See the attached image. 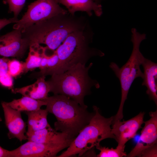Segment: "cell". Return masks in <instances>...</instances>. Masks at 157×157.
<instances>
[{
	"label": "cell",
	"mask_w": 157,
	"mask_h": 157,
	"mask_svg": "<svg viewBox=\"0 0 157 157\" xmlns=\"http://www.w3.org/2000/svg\"><path fill=\"white\" fill-rule=\"evenodd\" d=\"M88 24L83 16L69 13L61 14L29 27L22 32V36L28 41L30 45L43 44L56 50L70 33Z\"/></svg>",
	"instance_id": "6da1fadb"
},
{
	"label": "cell",
	"mask_w": 157,
	"mask_h": 157,
	"mask_svg": "<svg viewBox=\"0 0 157 157\" xmlns=\"http://www.w3.org/2000/svg\"><path fill=\"white\" fill-rule=\"evenodd\" d=\"M43 100L47 103L46 109L56 118L55 129L66 133L72 138L76 137L94 114V111L90 113L87 110L88 107L82 106L63 95L54 94Z\"/></svg>",
	"instance_id": "7a4b0ae2"
},
{
	"label": "cell",
	"mask_w": 157,
	"mask_h": 157,
	"mask_svg": "<svg viewBox=\"0 0 157 157\" xmlns=\"http://www.w3.org/2000/svg\"><path fill=\"white\" fill-rule=\"evenodd\" d=\"M92 65V63L88 66L79 63L63 73L52 74L47 81L50 92L65 96L81 106L88 107L84 103L85 97L90 94L92 87H100L98 81L89 75V71Z\"/></svg>",
	"instance_id": "3957f363"
},
{
	"label": "cell",
	"mask_w": 157,
	"mask_h": 157,
	"mask_svg": "<svg viewBox=\"0 0 157 157\" xmlns=\"http://www.w3.org/2000/svg\"><path fill=\"white\" fill-rule=\"evenodd\" d=\"M93 35L89 24L84 28L69 35L55 50L59 63L53 74L63 73L78 63L85 65L93 56H104V53L101 51L90 46Z\"/></svg>",
	"instance_id": "277c9868"
},
{
	"label": "cell",
	"mask_w": 157,
	"mask_h": 157,
	"mask_svg": "<svg viewBox=\"0 0 157 157\" xmlns=\"http://www.w3.org/2000/svg\"><path fill=\"white\" fill-rule=\"evenodd\" d=\"M94 114L89 123L74 138L67 149L57 156L69 157L78 155L83 156L86 152L100 145L101 141L108 138H113L110 126L113 116L106 118L100 113L99 109L93 106Z\"/></svg>",
	"instance_id": "5b68a950"
},
{
	"label": "cell",
	"mask_w": 157,
	"mask_h": 157,
	"mask_svg": "<svg viewBox=\"0 0 157 157\" xmlns=\"http://www.w3.org/2000/svg\"><path fill=\"white\" fill-rule=\"evenodd\" d=\"M131 31V41L133 44V48L129 59L121 67L113 62L109 65L110 67L118 78L121 87V101L118 110L114 116L115 121L123 119V107L131 85L135 78L138 77L142 78L143 76L140 66L145 58L140 50V46L142 41L146 38V35L140 33L135 28H132Z\"/></svg>",
	"instance_id": "8992f818"
},
{
	"label": "cell",
	"mask_w": 157,
	"mask_h": 157,
	"mask_svg": "<svg viewBox=\"0 0 157 157\" xmlns=\"http://www.w3.org/2000/svg\"><path fill=\"white\" fill-rule=\"evenodd\" d=\"M68 11L60 6L57 0H37L28 6L27 11L13 26L22 32L29 27Z\"/></svg>",
	"instance_id": "52a82bcc"
},
{
	"label": "cell",
	"mask_w": 157,
	"mask_h": 157,
	"mask_svg": "<svg viewBox=\"0 0 157 157\" xmlns=\"http://www.w3.org/2000/svg\"><path fill=\"white\" fill-rule=\"evenodd\" d=\"M72 142L60 144H47L28 141L12 151L9 157H53L60 151L68 147Z\"/></svg>",
	"instance_id": "ba28073f"
},
{
	"label": "cell",
	"mask_w": 157,
	"mask_h": 157,
	"mask_svg": "<svg viewBox=\"0 0 157 157\" xmlns=\"http://www.w3.org/2000/svg\"><path fill=\"white\" fill-rule=\"evenodd\" d=\"M144 115V112H141L127 120H118L112 123L111 132L115 137L117 146L125 148L126 143L135 136L138 131L142 128Z\"/></svg>",
	"instance_id": "9c48e42d"
},
{
	"label": "cell",
	"mask_w": 157,
	"mask_h": 157,
	"mask_svg": "<svg viewBox=\"0 0 157 157\" xmlns=\"http://www.w3.org/2000/svg\"><path fill=\"white\" fill-rule=\"evenodd\" d=\"M29 46L20 29H14L0 37V55L5 57L22 58Z\"/></svg>",
	"instance_id": "30bf717a"
},
{
	"label": "cell",
	"mask_w": 157,
	"mask_h": 157,
	"mask_svg": "<svg viewBox=\"0 0 157 157\" xmlns=\"http://www.w3.org/2000/svg\"><path fill=\"white\" fill-rule=\"evenodd\" d=\"M150 118L144 121V126L135 146L126 157H140L145 149L157 144V110L149 113Z\"/></svg>",
	"instance_id": "8fae6325"
},
{
	"label": "cell",
	"mask_w": 157,
	"mask_h": 157,
	"mask_svg": "<svg viewBox=\"0 0 157 157\" xmlns=\"http://www.w3.org/2000/svg\"><path fill=\"white\" fill-rule=\"evenodd\" d=\"M1 105L5 124L9 131L8 133V138L10 139L16 138L20 142L27 140V137L25 134L26 124L22 118L21 112L11 108L5 102H2Z\"/></svg>",
	"instance_id": "7c38bea8"
},
{
	"label": "cell",
	"mask_w": 157,
	"mask_h": 157,
	"mask_svg": "<svg viewBox=\"0 0 157 157\" xmlns=\"http://www.w3.org/2000/svg\"><path fill=\"white\" fill-rule=\"evenodd\" d=\"M28 141L47 143L60 144L72 142L75 138H71L66 133L58 132L50 125L34 132L27 137Z\"/></svg>",
	"instance_id": "4fadbf2b"
},
{
	"label": "cell",
	"mask_w": 157,
	"mask_h": 157,
	"mask_svg": "<svg viewBox=\"0 0 157 157\" xmlns=\"http://www.w3.org/2000/svg\"><path fill=\"white\" fill-rule=\"evenodd\" d=\"M142 65L144 70L142 85L146 87L147 94L157 105V64L145 58Z\"/></svg>",
	"instance_id": "5bb4252c"
},
{
	"label": "cell",
	"mask_w": 157,
	"mask_h": 157,
	"mask_svg": "<svg viewBox=\"0 0 157 157\" xmlns=\"http://www.w3.org/2000/svg\"><path fill=\"white\" fill-rule=\"evenodd\" d=\"M59 4L65 6L68 12L72 15L77 11L85 12L90 17L93 12L97 17L101 16L103 13L102 6L100 3L93 0H57Z\"/></svg>",
	"instance_id": "9a60e30c"
},
{
	"label": "cell",
	"mask_w": 157,
	"mask_h": 157,
	"mask_svg": "<svg viewBox=\"0 0 157 157\" xmlns=\"http://www.w3.org/2000/svg\"><path fill=\"white\" fill-rule=\"evenodd\" d=\"M45 78V76H40L33 84L22 88H13L12 92L35 99L43 100L48 97L50 92L49 86Z\"/></svg>",
	"instance_id": "2e32d148"
},
{
	"label": "cell",
	"mask_w": 157,
	"mask_h": 157,
	"mask_svg": "<svg viewBox=\"0 0 157 157\" xmlns=\"http://www.w3.org/2000/svg\"><path fill=\"white\" fill-rule=\"evenodd\" d=\"M28 116V130L26 135L28 137L33 133L49 126L47 120L48 111L46 109L25 111Z\"/></svg>",
	"instance_id": "e0dca14e"
},
{
	"label": "cell",
	"mask_w": 157,
	"mask_h": 157,
	"mask_svg": "<svg viewBox=\"0 0 157 157\" xmlns=\"http://www.w3.org/2000/svg\"><path fill=\"white\" fill-rule=\"evenodd\" d=\"M5 102L11 108L21 112L37 110L40 109L42 106H46L47 104L44 100H36L25 96L10 102Z\"/></svg>",
	"instance_id": "ac0fdd59"
},
{
	"label": "cell",
	"mask_w": 157,
	"mask_h": 157,
	"mask_svg": "<svg viewBox=\"0 0 157 157\" xmlns=\"http://www.w3.org/2000/svg\"><path fill=\"white\" fill-rule=\"evenodd\" d=\"M28 56L24 62V72H27L40 67L43 47L38 43H34L29 46Z\"/></svg>",
	"instance_id": "d6986e66"
},
{
	"label": "cell",
	"mask_w": 157,
	"mask_h": 157,
	"mask_svg": "<svg viewBox=\"0 0 157 157\" xmlns=\"http://www.w3.org/2000/svg\"><path fill=\"white\" fill-rule=\"evenodd\" d=\"M100 151L98 157H122L126 156L127 154L124 151L125 148L117 146L115 149L109 148L108 147H102L100 145L96 147Z\"/></svg>",
	"instance_id": "ffe728a7"
},
{
	"label": "cell",
	"mask_w": 157,
	"mask_h": 157,
	"mask_svg": "<svg viewBox=\"0 0 157 157\" xmlns=\"http://www.w3.org/2000/svg\"><path fill=\"white\" fill-rule=\"evenodd\" d=\"M8 66V73L13 77H16L24 72V62H21L15 59L9 60Z\"/></svg>",
	"instance_id": "44dd1931"
},
{
	"label": "cell",
	"mask_w": 157,
	"mask_h": 157,
	"mask_svg": "<svg viewBox=\"0 0 157 157\" xmlns=\"http://www.w3.org/2000/svg\"><path fill=\"white\" fill-rule=\"evenodd\" d=\"M26 0H5V3H8L9 11L13 12L14 18L17 19V17L23 8Z\"/></svg>",
	"instance_id": "7402d4cb"
},
{
	"label": "cell",
	"mask_w": 157,
	"mask_h": 157,
	"mask_svg": "<svg viewBox=\"0 0 157 157\" xmlns=\"http://www.w3.org/2000/svg\"><path fill=\"white\" fill-rule=\"evenodd\" d=\"M13 77L8 73L0 76V84L11 90L13 88Z\"/></svg>",
	"instance_id": "603a6c76"
},
{
	"label": "cell",
	"mask_w": 157,
	"mask_h": 157,
	"mask_svg": "<svg viewBox=\"0 0 157 157\" xmlns=\"http://www.w3.org/2000/svg\"><path fill=\"white\" fill-rule=\"evenodd\" d=\"M140 157H157V144L147 149L141 154Z\"/></svg>",
	"instance_id": "cb8c5ba5"
},
{
	"label": "cell",
	"mask_w": 157,
	"mask_h": 157,
	"mask_svg": "<svg viewBox=\"0 0 157 157\" xmlns=\"http://www.w3.org/2000/svg\"><path fill=\"white\" fill-rule=\"evenodd\" d=\"M9 60L5 57L0 58V76L8 73V63Z\"/></svg>",
	"instance_id": "d4e9b609"
},
{
	"label": "cell",
	"mask_w": 157,
	"mask_h": 157,
	"mask_svg": "<svg viewBox=\"0 0 157 157\" xmlns=\"http://www.w3.org/2000/svg\"><path fill=\"white\" fill-rule=\"evenodd\" d=\"M18 20L17 19L14 17L8 19H0V31L7 25L13 23H15Z\"/></svg>",
	"instance_id": "484cf974"
},
{
	"label": "cell",
	"mask_w": 157,
	"mask_h": 157,
	"mask_svg": "<svg viewBox=\"0 0 157 157\" xmlns=\"http://www.w3.org/2000/svg\"><path fill=\"white\" fill-rule=\"evenodd\" d=\"M9 152L0 146V157H9Z\"/></svg>",
	"instance_id": "4316f807"
},
{
	"label": "cell",
	"mask_w": 157,
	"mask_h": 157,
	"mask_svg": "<svg viewBox=\"0 0 157 157\" xmlns=\"http://www.w3.org/2000/svg\"><path fill=\"white\" fill-rule=\"evenodd\" d=\"M96 3H100L103 0H93Z\"/></svg>",
	"instance_id": "83f0119b"
},
{
	"label": "cell",
	"mask_w": 157,
	"mask_h": 157,
	"mask_svg": "<svg viewBox=\"0 0 157 157\" xmlns=\"http://www.w3.org/2000/svg\"><path fill=\"white\" fill-rule=\"evenodd\" d=\"M2 121V119L0 117V121Z\"/></svg>",
	"instance_id": "f1b7e54d"
}]
</instances>
